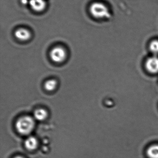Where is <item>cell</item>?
<instances>
[{"label": "cell", "mask_w": 158, "mask_h": 158, "mask_svg": "<svg viewBox=\"0 0 158 158\" xmlns=\"http://www.w3.org/2000/svg\"><path fill=\"white\" fill-rule=\"evenodd\" d=\"M89 12L94 18L99 20L109 19L112 17L109 7L103 2L92 3L89 6Z\"/></svg>", "instance_id": "obj_1"}, {"label": "cell", "mask_w": 158, "mask_h": 158, "mask_svg": "<svg viewBox=\"0 0 158 158\" xmlns=\"http://www.w3.org/2000/svg\"><path fill=\"white\" fill-rule=\"evenodd\" d=\"M35 122L32 118L24 116L18 120L16 123V129L19 134L23 135H29L34 129Z\"/></svg>", "instance_id": "obj_2"}, {"label": "cell", "mask_w": 158, "mask_h": 158, "mask_svg": "<svg viewBox=\"0 0 158 158\" xmlns=\"http://www.w3.org/2000/svg\"><path fill=\"white\" fill-rule=\"evenodd\" d=\"M145 67L150 74H158V56L154 55L147 58L145 63Z\"/></svg>", "instance_id": "obj_3"}, {"label": "cell", "mask_w": 158, "mask_h": 158, "mask_svg": "<svg viewBox=\"0 0 158 158\" xmlns=\"http://www.w3.org/2000/svg\"><path fill=\"white\" fill-rule=\"evenodd\" d=\"M66 56V51L61 47H55L50 52V56L53 62L59 63L63 62Z\"/></svg>", "instance_id": "obj_4"}, {"label": "cell", "mask_w": 158, "mask_h": 158, "mask_svg": "<svg viewBox=\"0 0 158 158\" xmlns=\"http://www.w3.org/2000/svg\"><path fill=\"white\" fill-rule=\"evenodd\" d=\"M28 3L31 9L36 13H42L47 6L45 0H29Z\"/></svg>", "instance_id": "obj_5"}, {"label": "cell", "mask_w": 158, "mask_h": 158, "mask_svg": "<svg viewBox=\"0 0 158 158\" xmlns=\"http://www.w3.org/2000/svg\"><path fill=\"white\" fill-rule=\"evenodd\" d=\"M31 35L30 31L25 28H19L15 32V36L16 38L22 41L28 40L31 37Z\"/></svg>", "instance_id": "obj_6"}, {"label": "cell", "mask_w": 158, "mask_h": 158, "mask_svg": "<svg viewBox=\"0 0 158 158\" xmlns=\"http://www.w3.org/2000/svg\"><path fill=\"white\" fill-rule=\"evenodd\" d=\"M24 145L26 149L28 151H34L38 148L39 142L35 137L30 136L26 139Z\"/></svg>", "instance_id": "obj_7"}, {"label": "cell", "mask_w": 158, "mask_h": 158, "mask_svg": "<svg viewBox=\"0 0 158 158\" xmlns=\"http://www.w3.org/2000/svg\"><path fill=\"white\" fill-rule=\"evenodd\" d=\"M147 155L149 158H158V144L151 145L147 150Z\"/></svg>", "instance_id": "obj_8"}, {"label": "cell", "mask_w": 158, "mask_h": 158, "mask_svg": "<svg viewBox=\"0 0 158 158\" xmlns=\"http://www.w3.org/2000/svg\"><path fill=\"white\" fill-rule=\"evenodd\" d=\"M34 115L36 119L39 121H43L47 117V112L45 110L40 109L35 110Z\"/></svg>", "instance_id": "obj_9"}, {"label": "cell", "mask_w": 158, "mask_h": 158, "mask_svg": "<svg viewBox=\"0 0 158 158\" xmlns=\"http://www.w3.org/2000/svg\"><path fill=\"white\" fill-rule=\"evenodd\" d=\"M149 49L150 52L154 55H158V40H154L150 42L149 44Z\"/></svg>", "instance_id": "obj_10"}, {"label": "cell", "mask_w": 158, "mask_h": 158, "mask_svg": "<svg viewBox=\"0 0 158 158\" xmlns=\"http://www.w3.org/2000/svg\"><path fill=\"white\" fill-rule=\"evenodd\" d=\"M57 82L54 80L47 81L45 84V88L47 91H52L54 90L56 87Z\"/></svg>", "instance_id": "obj_11"}, {"label": "cell", "mask_w": 158, "mask_h": 158, "mask_svg": "<svg viewBox=\"0 0 158 158\" xmlns=\"http://www.w3.org/2000/svg\"><path fill=\"white\" fill-rule=\"evenodd\" d=\"M14 158H25L24 157L21 156H17L15 157Z\"/></svg>", "instance_id": "obj_12"}]
</instances>
